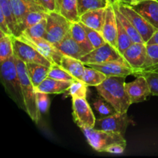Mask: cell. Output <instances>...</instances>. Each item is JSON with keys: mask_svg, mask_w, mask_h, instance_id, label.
<instances>
[{"mask_svg": "<svg viewBox=\"0 0 158 158\" xmlns=\"http://www.w3.org/2000/svg\"><path fill=\"white\" fill-rule=\"evenodd\" d=\"M60 65L77 80H81L85 69V64L81 60L63 55Z\"/></svg>", "mask_w": 158, "mask_h": 158, "instance_id": "obj_22", "label": "cell"}, {"mask_svg": "<svg viewBox=\"0 0 158 158\" xmlns=\"http://www.w3.org/2000/svg\"><path fill=\"white\" fill-rule=\"evenodd\" d=\"M71 83V81H62L47 77L35 88V90L48 94H63L69 90Z\"/></svg>", "mask_w": 158, "mask_h": 158, "instance_id": "obj_20", "label": "cell"}, {"mask_svg": "<svg viewBox=\"0 0 158 158\" xmlns=\"http://www.w3.org/2000/svg\"><path fill=\"white\" fill-rule=\"evenodd\" d=\"M1 81L11 98L24 110V100L17 70L15 57L12 55L0 63Z\"/></svg>", "mask_w": 158, "mask_h": 158, "instance_id": "obj_3", "label": "cell"}, {"mask_svg": "<svg viewBox=\"0 0 158 158\" xmlns=\"http://www.w3.org/2000/svg\"><path fill=\"white\" fill-rule=\"evenodd\" d=\"M138 72H158V44L147 45V58L144 65Z\"/></svg>", "mask_w": 158, "mask_h": 158, "instance_id": "obj_24", "label": "cell"}, {"mask_svg": "<svg viewBox=\"0 0 158 158\" xmlns=\"http://www.w3.org/2000/svg\"><path fill=\"white\" fill-rule=\"evenodd\" d=\"M26 64L29 78L34 87L36 88L45 79L47 78L50 67L39 63H29Z\"/></svg>", "mask_w": 158, "mask_h": 158, "instance_id": "obj_23", "label": "cell"}, {"mask_svg": "<svg viewBox=\"0 0 158 158\" xmlns=\"http://www.w3.org/2000/svg\"><path fill=\"white\" fill-rule=\"evenodd\" d=\"M82 25H83V28H84L85 31H86V35H87L89 42H90L91 44L93 45L94 49L100 47L102 45H103L104 43H106V41L105 40L104 37L103 36L101 32H98V31L95 30V29H91V28L85 26L83 23H82Z\"/></svg>", "mask_w": 158, "mask_h": 158, "instance_id": "obj_37", "label": "cell"}, {"mask_svg": "<svg viewBox=\"0 0 158 158\" xmlns=\"http://www.w3.org/2000/svg\"><path fill=\"white\" fill-rule=\"evenodd\" d=\"M19 40L28 43L44 56L52 64H60L63 53L56 48V46L44 38H32L25 33H22L19 37Z\"/></svg>", "mask_w": 158, "mask_h": 158, "instance_id": "obj_10", "label": "cell"}, {"mask_svg": "<svg viewBox=\"0 0 158 158\" xmlns=\"http://www.w3.org/2000/svg\"><path fill=\"white\" fill-rule=\"evenodd\" d=\"M13 37L0 30V63L14 55Z\"/></svg>", "mask_w": 158, "mask_h": 158, "instance_id": "obj_28", "label": "cell"}, {"mask_svg": "<svg viewBox=\"0 0 158 158\" xmlns=\"http://www.w3.org/2000/svg\"><path fill=\"white\" fill-rule=\"evenodd\" d=\"M46 20V31L43 38L52 44L60 43L70 32L72 23L60 12H48Z\"/></svg>", "mask_w": 158, "mask_h": 158, "instance_id": "obj_5", "label": "cell"}, {"mask_svg": "<svg viewBox=\"0 0 158 158\" xmlns=\"http://www.w3.org/2000/svg\"><path fill=\"white\" fill-rule=\"evenodd\" d=\"M70 32L73 38L77 41V43L80 45V47L86 53L91 52L93 49H94V46L89 42V39H88L86 31H85L84 28H83V25L80 22L72 23Z\"/></svg>", "mask_w": 158, "mask_h": 158, "instance_id": "obj_21", "label": "cell"}, {"mask_svg": "<svg viewBox=\"0 0 158 158\" xmlns=\"http://www.w3.org/2000/svg\"><path fill=\"white\" fill-rule=\"evenodd\" d=\"M126 143H117L110 145L106 149L105 152L110 153V154H123L126 148Z\"/></svg>", "mask_w": 158, "mask_h": 158, "instance_id": "obj_40", "label": "cell"}, {"mask_svg": "<svg viewBox=\"0 0 158 158\" xmlns=\"http://www.w3.org/2000/svg\"><path fill=\"white\" fill-rule=\"evenodd\" d=\"M36 103L40 115L46 114L50 106V99L49 94L36 91Z\"/></svg>", "mask_w": 158, "mask_h": 158, "instance_id": "obj_39", "label": "cell"}, {"mask_svg": "<svg viewBox=\"0 0 158 158\" xmlns=\"http://www.w3.org/2000/svg\"><path fill=\"white\" fill-rule=\"evenodd\" d=\"M157 1H158V0H157Z\"/></svg>", "mask_w": 158, "mask_h": 158, "instance_id": "obj_48", "label": "cell"}, {"mask_svg": "<svg viewBox=\"0 0 158 158\" xmlns=\"http://www.w3.org/2000/svg\"><path fill=\"white\" fill-rule=\"evenodd\" d=\"M40 5L47 10L48 12H58L56 0H39Z\"/></svg>", "mask_w": 158, "mask_h": 158, "instance_id": "obj_41", "label": "cell"}, {"mask_svg": "<svg viewBox=\"0 0 158 158\" xmlns=\"http://www.w3.org/2000/svg\"><path fill=\"white\" fill-rule=\"evenodd\" d=\"M112 2L119 9V11L131 21L133 26L142 36L145 43H147V42L151 38V36L157 29H155L149 22L147 21L131 5L119 2Z\"/></svg>", "mask_w": 158, "mask_h": 158, "instance_id": "obj_6", "label": "cell"}, {"mask_svg": "<svg viewBox=\"0 0 158 158\" xmlns=\"http://www.w3.org/2000/svg\"><path fill=\"white\" fill-rule=\"evenodd\" d=\"M56 5H57V9H58V12H60V8H61V4L63 0H56Z\"/></svg>", "mask_w": 158, "mask_h": 158, "instance_id": "obj_45", "label": "cell"}, {"mask_svg": "<svg viewBox=\"0 0 158 158\" xmlns=\"http://www.w3.org/2000/svg\"><path fill=\"white\" fill-rule=\"evenodd\" d=\"M0 11L4 14L8 25L12 32V35L16 37L18 32V25L14 16L9 0H0Z\"/></svg>", "mask_w": 158, "mask_h": 158, "instance_id": "obj_31", "label": "cell"}, {"mask_svg": "<svg viewBox=\"0 0 158 158\" xmlns=\"http://www.w3.org/2000/svg\"><path fill=\"white\" fill-rule=\"evenodd\" d=\"M72 107L74 122L79 127H94L95 116L86 98H73Z\"/></svg>", "mask_w": 158, "mask_h": 158, "instance_id": "obj_11", "label": "cell"}, {"mask_svg": "<svg viewBox=\"0 0 158 158\" xmlns=\"http://www.w3.org/2000/svg\"><path fill=\"white\" fill-rule=\"evenodd\" d=\"M93 106L97 113L101 116L102 117H107V116L113 115V114L117 113L114 110V108L103 99L101 96L99 95L98 97L95 98L93 101Z\"/></svg>", "mask_w": 158, "mask_h": 158, "instance_id": "obj_33", "label": "cell"}, {"mask_svg": "<svg viewBox=\"0 0 158 158\" xmlns=\"http://www.w3.org/2000/svg\"><path fill=\"white\" fill-rule=\"evenodd\" d=\"M138 75L145 77L149 85L151 96L158 97V72H138L134 76Z\"/></svg>", "mask_w": 158, "mask_h": 158, "instance_id": "obj_38", "label": "cell"}, {"mask_svg": "<svg viewBox=\"0 0 158 158\" xmlns=\"http://www.w3.org/2000/svg\"><path fill=\"white\" fill-rule=\"evenodd\" d=\"M9 1H10L12 12H13L18 26L29 12H32V11H41V12H48L43 6L36 3H29L23 0H9Z\"/></svg>", "mask_w": 158, "mask_h": 158, "instance_id": "obj_18", "label": "cell"}, {"mask_svg": "<svg viewBox=\"0 0 158 158\" xmlns=\"http://www.w3.org/2000/svg\"><path fill=\"white\" fill-rule=\"evenodd\" d=\"M117 49H118L119 52L123 55L124 51L131 46L133 43L132 40L131 39V37L129 36V35L127 34V32H126L125 29L123 28V26H122V24L120 23V22L119 21V19L117 17Z\"/></svg>", "mask_w": 158, "mask_h": 158, "instance_id": "obj_32", "label": "cell"}, {"mask_svg": "<svg viewBox=\"0 0 158 158\" xmlns=\"http://www.w3.org/2000/svg\"><path fill=\"white\" fill-rule=\"evenodd\" d=\"M46 24H47L46 18L43 19L40 23L26 29L23 33H25L32 38H43L46 31Z\"/></svg>", "mask_w": 158, "mask_h": 158, "instance_id": "obj_36", "label": "cell"}, {"mask_svg": "<svg viewBox=\"0 0 158 158\" xmlns=\"http://www.w3.org/2000/svg\"><path fill=\"white\" fill-rule=\"evenodd\" d=\"M35 2H37V3H39V4H40V2H39V0H35Z\"/></svg>", "mask_w": 158, "mask_h": 158, "instance_id": "obj_47", "label": "cell"}, {"mask_svg": "<svg viewBox=\"0 0 158 158\" xmlns=\"http://www.w3.org/2000/svg\"><path fill=\"white\" fill-rule=\"evenodd\" d=\"M147 45H152V44H158V30L156 31L154 35L151 36V38L147 42Z\"/></svg>", "mask_w": 158, "mask_h": 158, "instance_id": "obj_43", "label": "cell"}, {"mask_svg": "<svg viewBox=\"0 0 158 158\" xmlns=\"http://www.w3.org/2000/svg\"><path fill=\"white\" fill-rule=\"evenodd\" d=\"M145 19L158 30V1L143 0L132 6Z\"/></svg>", "mask_w": 158, "mask_h": 158, "instance_id": "obj_16", "label": "cell"}, {"mask_svg": "<svg viewBox=\"0 0 158 158\" xmlns=\"http://www.w3.org/2000/svg\"><path fill=\"white\" fill-rule=\"evenodd\" d=\"M124 77H108L96 86L97 93L106 100L117 113H127L131 105L125 88Z\"/></svg>", "mask_w": 158, "mask_h": 158, "instance_id": "obj_1", "label": "cell"}, {"mask_svg": "<svg viewBox=\"0 0 158 158\" xmlns=\"http://www.w3.org/2000/svg\"><path fill=\"white\" fill-rule=\"evenodd\" d=\"M0 30L2 31L3 32L9 35H12V32L11 31L10 28H9V25H8L7 21L6 19L4 14L0 11Z\"/></svg>", "mask_w": 158, "mask_h": 158, "instance_id": "obj_42", "label": "cell"}, {"mask_svg": "<svg viewBox=\"0 0 158 158\" xmlns=\"http://www.w3.org/2000/svg\"><path fill=\"white\" fill-rule=\"evenodd\" d=\"M85 66H90L103 73L106 77H124L134 75L135 69L129 65L119 61L106 62L102 63H87Z\"/></svg>", "mask_w": 158, "mask_h": 158, "instance_id": "obj_13", "label": "cell"}, {"mask_svg": "<svg viewBox=\"0 0 158 158\" xmlns=\"http://www.w3.org/2000/svg\"><path fill=\"white\" fill-rule=\"evenodd\" d=\"M47 13L48 12H41V11H32V12H29L26 15L24 19L22 21V23L19 25L18 33H17L16 37L19 36L26 29L40 23L43 19H46Z\"/></svg>", "mask_w": 158, "mask_h": 158, "instance_id": "obj_27", "label": "cell"}, {"mask_svg": "<svg viewBox=\"0 0 158 158\" xmlns=\"http://www.w3.org/2000/svg\"><path fill=\"white\" fill-rule=\"evenodd\" d=\"M107 78L105 74L90 66H85L84 72L82 76L81 80L88 86H97L101 84Z\"/></svg>", "mask_w": 158, "mask_h": 158, "instance_id": "obj_26", "label": "cell"}, {"mask_svg": "<svg viewBox=\"0 0 158 158\" xmlns=\"http://www.w3.org/2000/svg\"><path fill=\"white\" fill-rule=\"evenodd\" d=\"M125 88L131 104L145 101L148 97L151 96L148 81L141 75L137 76V78L134 81L125 83Z\"/></svg>", "mask_w": 158, "mask_h": 158, "instance_id": "obj_12", "label": "cell"}, {"mask_svg": "<svg viewBox=\"0 0 158 158\" xmlns=\"http://www.w3.org/2000/svg\"><path fill=\"white\" fill-rule=\"evenodd\" d=\"M80 60L84 64L119 61L129 65L125 60L123 56L119 52L118 49L107 42L100 47L93 49L91 52L82 56Z\"/></svg>", "mask_w": 158, "mask_h": 158, "instance_id": "obj_7", "label": "cell"}, {"mask_svg": "<svg viewBox=\"0 0 158 158\" xmlns=\"http://www.w3.org/2000/svg\"><path fill=\"white\" fill-rule=\"evenodd\" d=\"M54 46L63 53V55L68 56L77 60H80L82 56L86 54V52L80 47L77 41L73 38L70 32L60 43H56Z\"/></svg>", "mask_w": 158, "mask_h": 158, "instance_id": "obj_17", "label": "cell"}, {"mask_svg": "<svg viewBox=\"0 0 158 158\" xmlns=\"http://www.w3.org/2000/svg\"><path fill=\"white\" fill-rule=\"evenodd\" d=\"M48 77L53 80L62 81H74L77 79L73 77L66 70H65L60 65L52 64L48 73Z\"/></svg>", "mask_w": 158, "mask_h": 158, "instance_id": "obj_34", "label": "cell"}, {"mask_svg": "<svg viewBox=\"0 0 158 158\" xmlns=\"http://www.w3.org/2000/svg\"><path fill=\"white\" fill-rule=\"evenodd\" d=\"M23 1L27 2H29V3H36V4H39V3H37L35 1V0H23ZM39 5H40V4H39Z\"/></svg>", "mask_w": 158, "mask_h": 158, "instance_id": "obj_46", "label": "cell"}, {"mask_svg": "<svg viewBox=\"0 0 158 158\" xmlns=\"http://www.w3.org/2000/svg\"><path fill=\"white\" fill-rule=\"evenodd\" d=\"M123 56L130 66L135 69L136 73L137 71L141 69L146 61L147 44L133 43L124 51Z\"/></svg>", "mask_w": 158, "mask_h": 158, "instance_id": "obj_14", "label": "cell"}, {"mask_svg": "<svg viewBox=\"0 0 158 158\" xmlns=\"http://www.w3.org/2000/svg\"><path fill=\"white\" fill-rule=\"evenodd\" d=\"M114 10H115L116 16L117 17V19H118L119 21L120 22L122 26H123V28L125 29L126 32H127L129 36L131 37L133 43H145V42L143 41V38H142V36L140 35L138 31L135 29V27L133 26V24L131 23V21H130V20L128 19L127 18V17L125 16L122 12H120V11H119V9H117L114 5Z\"/></svg>", "mask_w": 158, "mask_h": 158, "instance_id": "obj_25", "label": "cell"}, {"mask_svg": "<svg viewBox=\"0 0 158 158\" xmlns=\"http://www.w3.org/2000/svg\"><path fill=\"white\" fill-rule=\"evenodd\" d=\"M60 12L71 23L80 22L77 0H63Z\"/></svg>", "mask_w": 158, "mask_h": 158, "instance_id": "obj_30", "label": "cell"}, {"mask_svg": "<svg viewBox=\"0 0 158 158\" xmlns=\"http://www.w3.org/2000/svg\"><path fill=\"white\" fill-rule=\"evenodd\" d=\"M15 57L24 100V110L31 120L37 124L40 120V114L37 107L36 90L29 78L26 63L18 57Z\"/></svg>", "mask_w": 158, "mask_h": 158, "instance_id": "obj_2", "label": "cell"}, {"mask_svg": "<svg viewBox=\"0 0 158 158\" xmlns=\"http://www.w3.org/2000/svg\"><path fill=\"white\" fill-rule=\"evenodd\" d=\"M80 129L91 148L98 152H105L106 148L114 143H126L123 135L120 134L86 127Z\"/></svg>", "mask_w": 158, "mask_h": 158, "instance_id": "obj_4", "label": "cell"}, {"mask_svg": "<svg viewBox=\"0 0 158 158\" xmlns=\"http://www.w3.org/2000/svg\"><path fill=\"white\" fill-rule=\"evenodd\" d=\"M13 50L14 56L26 63H39L49 67L52 65L35 48L15 36L13 37Z\"/></svg>", "mask_w": 158, "mask_h": 158, "instance_id": "obj_8", "label": "cell"}, {"mask_svg": "<svg viewBox=\"0 0 158 158\" xmlns=\"http://www.w3.org/2000/svg\"><path fill=\"white\" fill-rule=\"evenodd\" d=\"M112 2H119L125 3V4L131 5V6H134V5L137 4V3L143 1V0H111Z\"/></svg>", "mask_w": 158, "mask_h": 158, "instance_id": "obj_44", "label": "cell"}, {"mask_svg": "<svg viewBox=\"0 0 158 158\" xmlns=\"http://www.w3.org/2000/svg\"><path fill=\"white\" fill-rule=\"evenodd\" d=\"M131 119L127 113H116L113 115L101 117L96 120L94 128L100 131L117 133L124 135Z\"/></svg>", "mask_w": 158, "mask_h": 158, "instance_id": "obj_9", "label": "cell"}, {"mask_svg": "<svg viewBox=\"0 0 158 158\" xmlns=\"http://www.w3.org/2000/svg\"><path fill=\"white\" fill-rule=\"evenodd\" d=\"M111 0H77L79 16L90 10L106 8Z\"/></svg>", "mask_w": 158, "mask_h": 158, "instance_id": "obj_29", "label": "cell"}, {"mask_svg": "<svg viewBox=\"0 0 158 158\" xmlns=\"http://www.w3.org/2000/svg\"><path fill=\"white\" fill-rule=\"evenodd\" d=\"M106 15V8L90 10L80 16V22L88 27L102 33Z\"/></svg>", "mask_w": 158, "mask_h": 158, "instance_id": "obj_19", "label": "cell"}, {"mask_svg": "<svg viewBox=\"0 0 158 158\" xmlns=\"http://www.w3.org/2000/svg\"><path fill=\"white\" fill-rule=\"evenodd\" d=\"M102 35L107 43L117 49V16L112 1L106 7V15L102 29Z\"/></svg>", "mask_w": 158, "mask_h": 158, "instance_id": "obj_15", "label": "cell"}, {"mask_svg": "<svg viewBox=\"0 0 158 158\" xmlns=\"http://www.w3.org/2000/svg\"><path fill=\"white\" fill-rule=\"evenodd\" d=\"M87 85L80 80H75L72 82L69 89V95L73 98H86Z\"/></svg>", "mask_w": 158, "mask_h": 158, "instance_id": "obj_35", "label": "cell"}]
</instances>
